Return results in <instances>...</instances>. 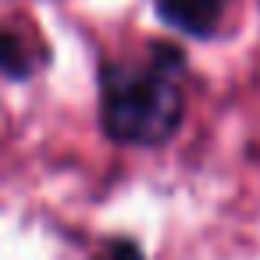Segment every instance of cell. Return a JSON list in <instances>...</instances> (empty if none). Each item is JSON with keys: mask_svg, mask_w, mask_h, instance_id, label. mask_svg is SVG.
I'll return each mask as SVG.
<instances>
[{"mask_svg": "<svg viewBox=\"0 0 260 260\" xmlns=\"http://www.w3.org/2000/svg\"><path fill=\"white\" fill-rule=\"evenodd\" d=\"M182 54L153 47L146 61H118L100 75V118L114 143L160 146L182 125Z\"/></svg>", "mask_w": 260, "mask_h": 260, "instance_id": "1", "label": "cell"}, {"mask_svg": "<svg viewBox=\"0 0 260 260\" xmlns=\"http://www.w3.org/2000/svg\"><path fill=\"white\" fill-rule=\"evenodd\" d=\"M32 68V57H29V47L11 36V32H0V72L8 75H25Z\"/></svg>", "mask_w": 260, "mask_h": 260, "instance_id": "3", "label": "cell"}, {"mask_svg": "<svg viewBox=\"0 0 260 260\" xmlns=\"http://www.w3.org/2000/svg\"><path fill=\"white\" fill-rule=\"evenodd\" d=\"M221 0H157V15L189 36H210L221 25Z\"/></svg>", "mask_w": 260, "mask_h": 260, "instance_id": "2", "label": "cell"}]
</instances>
